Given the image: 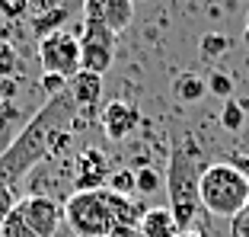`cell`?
<instances>
[{
	"instance_id": "6da1fadb",
	"label": "cell",
	"mask_w": 249,
	"mask_h": 237,
	"mask_svg": "<svg viewBox=\"0 0 249 237\" xmlns=\"http://www.w3.org/2000/svg\"><path fill=\"white\" fill-rule=\"evenodd\" d=\"M77 116L71 93H58V97L45 99V106L13 135L7 148L0 151V221L16 208V183L22 177H29L42 160L48 157H61L71 144V122Z\"/></svg>"
},
{
	"instance_id": "7a4b0ae2",
	"label": "cell",
	"mask_w": 249,
	"mask_h": 237,
	"mask_svg": "<svg viewBox=\"0 0 249 237\" xmlns=\"http://www.w3.org/2000/svg\"><path fill=\"white\" fill-rule=\"evenodd\" d=\"M205 167H201V151L192 141H179L169 157L166 170V189H169V212L176 218V224L182 231L192 228L198 215V179H201Z\"/></svg>"
},
{
	"instance_id": "3957f363",
	"label": "cell",
	"mask_w": 249,
	"mask_h": 237,
	"mask_svg": "<svg viewBox=\"0 0 249 237\" xmlns=\"http://www.w3.org/2000/svg\"><path fill=\"white\" fill-rule=\"evenodd\" d=\"M246 199H249V179L233 163H208L205 167V173L198 179V202L208 215L233 221L246 208Z\"/></svg>"
},
{
	"instance_id": "277c9868",
	"label": "cell",
	"mask_w": 249,
	"mask_h": 237,
	"mask_svg": "<svg viewBox=\"0 0 249 237\" xmlns=\"http://www.w3.org/2000/svg\"><path fill=\"white\" fill-rule=\"evenodd\" d=\"M61 208L73 237H115V208L109 189H77Z\"/></svg>"
},
{
	"instance_id": "5b68a950",
	"label": "cell",
	"mask_w": 249,
	"mask_h": 237,
	"mask_svg": "<svg viewBox=\"0 0 249 237\" xmlns=\"http://www.w3.org/2000/svg\"><path fill=\"white\" fill-rule=\"evenodd\" d=\"M38 64L42 74H58L71 80L80 71V39L71 29H58L38 39Z\"/></svg>"
},
{
	"instance_id": "8992f818",
	"label": "cell",
	"mask_w": 249,
	"mask_h": 237,
	"mask_svg": "<svg viewBox=\"0 0 249 237\" xmlns=\"http://www.w3.org/2000/svg\"><path fill=\"white\" fill-rule=\"evenodd\" d=\"M80 71L103 77L112 64H115V45L118 36L109 32L106 26H96V22H80Z\"/></svg>"
},
{
	"instance_id": "52a82bcc",
	"label": "cell",
	"mask_w": 249,
	"mask_h": 237,
	"mask_svg": "<svg viewBox=\"0 0 249 237\" xmlns=\"http://www.w3.org/2000/svg\"><path fill=\"white\" fill-rule=\"evenodd\" d=\"M67 93H71L73 106H77L71 132H83L87 125H93V118H96V103L103 97V77L89 74V71H77V74L67 80Z\"/></svg>"
},
{
	"instance_id": "ba28073f",
	"label": "cell",
	"mask_w": 249,
	"mask_h": 237,
	"mask_svg": "<svg viewBox=\"0 0 249 237\" xmlns=\"http://www.w3.org/2000/svg\"><path fill=\"white\" fill-rule=\"evenodd\" d=\"M16 212H19L22 221L29 224L38 237H54V234H58V228L64 224V208H61L54 199L38 196V193L19 199V202H16Z\"/></svg>"
},
{
	"instance_id": "9c48e42d",
	"label": "cell",
	"mask_w": 249,
	"mask_h": 237,
	"mask_svg": "<svg viewBox=\"0 0 249 237\" xmlns=\"http://www.w3.org/2000/svg\"><path fill=\"white\" fill-rule=\"evenodd\" d=\"M83 22L106 26L109 32L122 36L134 20V0H83Z\"/></svg>"
},
{
	"instance_id": "30bf717a",
	"label": "cell",
	"mask_w": 249,
	"mask_h": 237,
	"mask_svg": "<svg viewBox=\"0 0 249 237\" xmlns=\"http://www.w3.org/2000/svg\"><path fill=\"white\" fill-rule=\"evenodd\" d=\"M109 177H112V163L103 148H83L73 157V183H77V189H106Z\"/></svg>"
},
{
	"instance_id": "8fae6325",
	"label": "cell",
	"mask_w": 249,
	"mask_h": 237,
	"mask_svg": "<svg viewBox=\"0 0 249 237\" xmlns=\"http://www.w3.org/2000/svg\"><path fill=\"white\" fill-rule=\"evenodd\" d=\"M99 125H103L109 141H124L128 135H134L141 128V109L128 99H112L99 112Z\"/></svg>"
},
{
	"instance_id": "7c38bea8",
	"label": "cell",
	"mask_w": 249,
	"mask_h": 237,
	"mask_svg": "<svg viewBox=\"0 0 249 237\" xmlns=\"http://www.w3.org/2000/svg\"><path fill=\"white\" fill-rule=\"evenodd\" d=\"M179 224L173 218L169 208H147L144 218H141V237H176L179 234Z\"/></svg>"
},
{
	"instance_id": "4fadbf2b",
	"label": "cell",
	"mask_w": 249,
	"mask_h": 237,
	"mask_svg": "<svg viewBox=\"0 0 249 237\" xmlns=\"http://www.w3.org/2000/svg\"><path fill=\"white\" fill-rule=\"evenodd\" d=\"M208 93V80L198 74H182L179 80H173V97L179 99V103H198V99Z\"/></svg>"
},
{
	"instance_id": "5bb4252c",
	"label": "cell",
	"mask_w": 249,
	"mask_h": 237,
	"mask_svg": "<svg viewBox=\"0 0 249 237\" xmlns=\"http://www.w3.org/2000/svg\"><path fill=\"white\" fill-rule=\"evenodd\" d=\"M64 22H67V10L54 7V10H48V13H42V16H32V29H36L38 39H42V36H48V32L64 29Z\"/></svg>"
},
{
	"instance_id": "9a60e30c",
	"label": "cell",
	"mask_w": 249,
	"mask_h": 237,
	"mask_svg": "<svg viewBox=\"0 0 249 237\" xmlns=\"http://www.w3.org/2000/svg\"><path fill=\"white\" fill-rule=\"evenodd\" d=\"M220 125H224V132H230V135L243 132V125H246V109H243V103L227 99V103L220 106Z\"/></svg>"
},
{
	"instance_id": "2e32d148",
	"label": "cell",
	"mask_w": 249,
	"mask_h": 237,
	"mask_svg": "<svg viewBox=\"0 0 249 237\" xmlns=\"http://www.w3.org/2000/svg\"><path fill=\"white\" fill-rule=\"evenodd\" d=\"M16 74H22L19 52H16L10 42H3V39H0V80H13Z\"/></svg>"
},
{
	"instance_id": "e0dca14e",
	"label": "cell",
	"mask_w": 249,
	"mask_h": 237,
	"mask_svg": "<svg viewBox=\"0 0 249 237\" xmlns=\"http://www.w3.org/2000/svg\"><path fill=\"white\" fill-rule=\"evenodd\" d=\"M0 237H38V234H36V231H32L26 221H22V215L13 208V212H10V215L0 221Z\"/></svg>"
},
{
	"instance_id": "ac0fdd59",
	"label": "cell",
	"mask_w": 249,
	"mask_h": 237,
	"mask_svg": "<svg viewBox=\"0 0 249 237\" xmlns=\"http://www.w3.org/2000/svg\"><path fill=\"white\" fill-rule=\"evenodd\" d=\"M106 189H112L118 196H131L134 193V170H112Z\"/></svg>"
},
{
	"instance_id": "d6986e66",
	"label": "cell",
	"mask_w": 249,
	"mask_h": 237,
	"mask_svg": "<svg viewBox=\"0 0 249 237\" xmlns=\"http://www.w3.org/2000/svg\"><path fill=\"white\" fill-rule=\"evenodd\" d=\"M160 189V177H157V170H150V167H141L138 173H134V193L141 196H150Z\"/></svg>"
},
{
	"instance_id": "ffe728a7",
	"label": "cell",
	"mask_w": 249,
	"mask_h": 237,
	"mask_svg": "<svg viewBox=\"0 0 249 237\" xmlns=\"http://www.w3.org/2000/svg\"><path fill=\"white\" fill-rule=\"evenodd\" d=\"M230 48V39L220 36V32H208V36H201V55H208V58H217V55H224Z\"/></svg>"
},
{
	"instance_id": "44dd1931",
	"label": "cell",
	"mask_w": 249,
	"mask_h": 237,
	"mask_svg": "<svg viewBox=\"0 0 249 237\" xmlns=\"http://www.w3.org/2000/svg\"><path fill=\"white\" fill-rule=\"evenodd\" d=\"M208 93H214V97H230L233 93V77L224 74V71H214L211 77H208Z\"/></svg>"
},
{
	"instance_id": "7402d4cb",
	"label": "cell",
	"mask_w": 249,
	"mask_h": 237,
	"mask_svg": "<svg viewBox=\"0 0 249 237\" xmlns=\"http://www.w3.org/2000/svg\"><path fill=\"white\" fill-rule=\"evenodd\" d=\"M29 13V0H0V16L3 20H19Z\"/></svg>"
},
{
	"instance_id": "603a6c76",
	"label": "cell",
	"mask_w": 249,
	"mask_h": 237,
	"mask_svg": "<svg viewBox=\"0 0 249 237\" xmlns=\"http://www.w3.org/2000/svg\"><path fill=\"white\" fill-rule=\"evenodd\" d=\"M38 83H42V90H45V97H48V99L67 90V80H64V77H58V74H42V80H38Z\"/></svg>"
},
{
	"instance_id": "cb8c5ba5",
	"label": "cell",
	"mask_w": 249,
	"mask_h": 237,
	"mask_svg": "<svg viewBox=\"0 0 249 237\" xmlns=\"http://www.w3.org/2000/svg\"><path fill=\"white\" fill-rule=\"evenodd\" d=\"M54 7H61V0H29V16H42Z\"/></svg>"
},
{
	"instance_id": "d4e9b609",
	"label": "cell",
	"mask_w": 249,
	"mask_h": 237,
	"mask_svg": "<svg viewBox=\"0 0 249 237\" xmlns=\"http://www.w3.org/2000/svg\"><path fill=\"white\" fill-rule=\"evenodd\" d=\"M230 163H233L236 170H240V173H243V177H246V179H249V157H240V154H236V157H233V160H230Z\"/></svg>"
},
{
	"instance_id": "484cf974",
	"label": "cell",
	"mask_w": 249,
	"mask_h": 237,
	"mask_svg": "<svg viewBox=\"0 0 249 237\" xmlns=\"http://www.w3.org/2000/svg\"><path fill=\"white\" fill-rule=\"evenodd\" d=\"M176 237H208V234H201V231H195V228H189V231H179Z\"/></svg>"
},
{
	"instance_id": "4316f807",
	"label": "cell",
	"mask_w": 249,
	"mask_h": 237,
	"mask_svg": "<svg viewBox=\"0 0 249 237\" xmlns=\"http://www.w3.org/2000/svg\"><path fill=\"white\" fill-rule=\"evenodd\" d=\"M243 42L249 45V13H246V22H243Z\"/></svg>"
},
{
	"instance_id": "83f0119b",
	"label": "cell",
	"mask_w": 249,
	"mask_h": 237,
	"mask_svg": "<svg viewBox=\"0 0 249 237\" xmlns=\"http://www.w3.org/2000/svg\"><path fill=\"white\" fill-rule=\"evenodd\" d=\"M240 215H243V218H249V199H246V208H243Z\"/></svg>"
},
{
	"instance_id": "f1b7e54d",
	"label": "cell",
	"mask_w": 249,
	"mask_h": 237,
	"mask_svg": "<svg viewBox=\"0 0 249 237\" xmlns=\"http://www.w3.org/2000/svg\"><path fill=\"white\" fill-rule=\"evenodd\" d=\"M0 109H3V97H0Z\"/></svg>"
}]
</instances>
